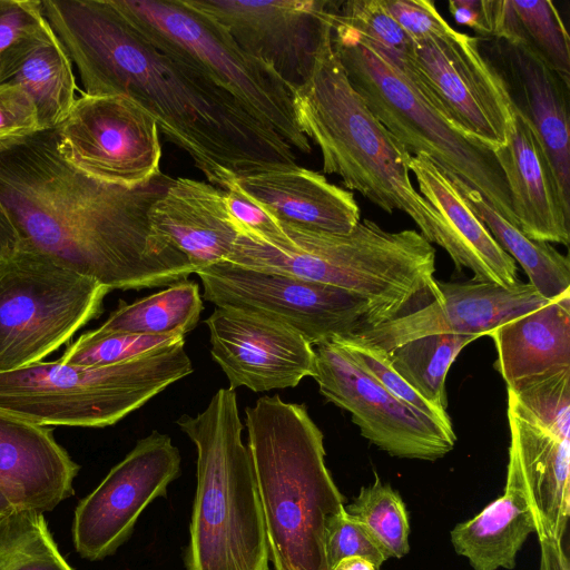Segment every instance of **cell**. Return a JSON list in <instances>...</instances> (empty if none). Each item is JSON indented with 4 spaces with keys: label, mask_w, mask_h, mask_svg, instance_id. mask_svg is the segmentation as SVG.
<instances>
[{
    "label": "cell",
    "mask_w": 570,
    "mask_h": 570,
    "mask_svg": "<svg viewBox=\"0 0 570 570\" xmlns=\"http://www.w3.org/2000/svg\"><path fill=\"white\" fill-rule=\"evenodd\" d=\"M203 308L198 283L186 279L130 304L120 301L109 317L91 331L96 334L185 335L198 324Z\"/></svg>",
    "instance_id": "cell-29"
},
{
    "label": "cell",
    "mask_w": 570,
    "mask_h": 570,
    "mask_svg": "<svg viewBox=\"0 0 570 570\" xmlns=\"http://www.w3.org/2000/svg\"><path fill=\"white\" fill-rule=\"evenodd\" d=\"M181 456L169 435L153 431L79 501L72 540L80 557L90 561L114 554L132 534L141 512L167 495L180 475Z\"/></svg>",
    "instance_id": "cell-16"
},
{
    "label": "cell",
    "mask_w": 570,
    "mask_h": 570,
    "mask_svg": "<svg viewBox=\"0 0 570 570\" xmlns=\"http://www.w3.org/2000/svg\"><path fill=\"white\" fill-rule=\"evenodd\" d=\"M174 178L125 187L98 180L59 153L53 130L0 144V212L19 248L40 253L108 289L165 287L194 267L149 227Z\"/></svg>",
    "instance_id": "cell-2"
},
{
    "label": "cell",
    "mask_w": 570,
    "mask_h": 570,
    "mask_svg": "<svg viewBox=\"0 0 570 570\" xmlns=\"http://www.w3.org/2000/svg\"><path fill=\"white\" fill-rule=\"evenodd\" d=\"M220 23L250 56L293 89L308 77L334 1L184 0Z\"/></svg>",
    "instance_id": "cell-17"
},
{
    "label": "cell",
    "mask_w": 570,
    "mask_h": 570,
    "mask_svg": "<svg viewBox=\"0 0 570 570\" xmlns=\"http://www.w3.org/2000/svg\"><path fill=\"white\" fill-rule=\"evenodd\" d=\"M409 169L420 194L442 215L456 245L458 271L469 268L473 279L510 286L518 282L514 259L492 237L461 193L424 155H412Z\"/></svg>",
    "instance_id": "cell-26"
},
{
    "label": "cell",
    "mask_w": 570,
    "mask_h": 570,
    "mask_svg": "<svg viewBox=\"0 0 570 570\" xmlns=\"http://www.w3.org/2000/svg\"><path fill=\"white\" fill-rule=\"evenodd\" d=\"M18 248V237L10 223L0 212V263L14 254Z\"/></svg>",
    "instance_id": "cell-45"
},
{
    "label": "cell",
    "mask_w": 570,
    "mask_h": 570,
    "mask_svg": "<svg viewBox=\"0 0 570 570\" xmlns=\"http://www.w3.org/2000/svg\"><path fill=\"white\" fill-rule=\"evenodd\" d=\"M293 104L302 131L321 150L325 174L338 175L348 190L389 214L405 213L422 236L455 263L456 245L449 225L411 181L412 155L351 85L332 46L331 14L308 77L293 89Z\"/></svg>",
    "instance_id": "cell-4"
},
{
    "label": "cell",
    "mask_w": 570,
    "mask_h": 570,
    "mask_svg": "<svg viewBox=\"0 0 570 570\" xmlns=\"http://www.w3.org/2000/svg\"><path fill=\"white\" fill-rule=\"evenodd\" d=\"M228 213L239 234L271 243L284 235L282 224L246 196L234 181L225 189Z\"/></svg>",
    "instance_id": "cell-40"
},
{
    "label": "cell",
    "mask_w": 570,
    "mask_h": 570,
    "mask_svg": "<svg viewBox=\"0 0 570 570\" xmlns=\"http://www.w3.org/2000/svg\"><path fill=\"white\" fill-rule=\"evenodd\" d=\"M155 45L193 63L272 127L292 148L312 150L294 110L293 88L244 51L228 31L184 0H110Z\"/></svg>",
    "instance_id": "cell-9"
},
{
    "label": "cell",
    "mask_w": 570,
    "mask_h": 570,
    "mask_svg": "<svg viewBox=\"0 0 570 570\" xmlns=\"http://www.w3.org/2000/svg\"><path fill=\"white\" fill-rule=\"evenodd\" d=\"M334 8L333 49L373 115L411 155H426L459 191H476L517 227L509 188L494 154L456 127L366 39L337 21Z\"/></svg>",
    "instance_id": "cell-7"
},
{
    "label": "cell",
    "mask_w": 570,
    "mask_h": 570,
    "mask_svg": "<svg viewBox=\"0 0 570 570\" xmlns=\"http://www.w3.org/2000/svg\"><path fill=\"white\" fill-rule=\"evenodd\" d=\"M534 520L524 499L504 489L479 514L451 530V542L473 570H512L517 554L531 533Z\"/></svg>",
    "instance_id": "cell-28"
},
{
    "label": "cell",
    "mask_w": 570,
    "mask_h": 570,
    "mask_svg": "<svg viewBox=\"0 0 570 570\" xmlns=\"http://www.w3.org/2000/svg\"><path fill=\"white\" fill-rule=\"evenodd\" d=\"M448 6L458 23L473 29L480 36H489L483 0H450Z\"/></svg>",
    "instance_id": "cell-43"
},
{
    "label": "cell",
    "mask_w": 570,
    "mask_h": 570,
    "mask_svg": "<svg viewBox=\"0 0 570 570\" xmlns=\"http://www.w3.org/2000/svg\"><path fill=\"white\" fill-rule=\"evenodd\" d=\"M313 379L321 394L352 415L361 434L392 456L436 460L455 444L454 431L407 405L333 337L316 345Z\"/></svg>",
    "instance_id": "cell-15"
},
{
    "label": "cell",
    "mask_w": 570,
    "mask_h": 570,
    "mask_svg": "<svg viewBox=\"0 0 570 570\" xmlns=\"http://www.w3.org/2000/svg\"><path fill=\"white\" fill-rule=\"evenodd\" d=\"M0 570H73L48 529L43 513L14 510L0 519Z\"/></svg>",
    "instance_id": "cell-32"
},
{
    "label": "cell",
    "mask_w": 570,
    "mask_h": 570,
    "mask_svg": "<svg viewBox=\"0 0 570 570\" xmlns=\"http://www.w3.org/2000/svg\"><path fill=\"white\" fill-rule=\"evenodd\" d=\"M479 42L478 37L451 28L413 41L412 60L426 97L456 127L494 153L507 144L515 102Z\"/></svg>",
    "instance_id": "cell-13"
},
{
    "label": "cell",
    "mask_w": 570,
    "mask_h": 570,
    "mask_svg": "<svg viewBox=\"0 0 570 570\" xmlns=\"http://www.w3.org/2000/svg\"><path fill=\"white\" fill-rule=\"evenodd\" d=\"M440 299L420 309L363 330L353 337L390 354L412 340L436 334L480 337L551 301L530 284L502 286L487 281L440 282Z\"/></svg>",
    "instance_id": "cell-19"
},
{
    "label": "cell",
    "mask_w": 570,
    "mask_h": 570,
    "mask_svg": "<svg viewBox=\"0 0 570 570\" xmlns=\"http://www.w3.org/2000/svg\"><path fill=\"white\" fill-rule=\"evenodd\" d=\"M505 45L511 73L523 94L524 106H518L546 158L562 207L570 215L569 88L527 43Z\"/></svg>",
    "instance_id": "cell-25"
},
{
    "label": "cell",
    "mask_w": 570,
    "mask_h": 570,
    "mask_svg": "<svg viewBox=\"0 0 570 570\" xmlns=\"http://www.w3.org/2000/svg\"><path fill=\"white\" fill-rule=\"evenodd\" d=\"M345 507V505H344ZM342 508L328 522L325 553L328 570L348 557H362L380 568L389 558L364 525Z\"/></svg>",
    "instance_id": "cell-38"
},
{
    "label": "cell",
    "mask_w": 570,
    "mask_h": 570,
    "mask_svg": "<svg viewBox=\"0 0 570 570\" xmlns=\"http://www.w3.org/2000/svg\"><path fill=\"white\" fill-rule=\"evenodd\" d=\"M493 154L509 188L518 229L532 240L569 246L570 215L562 207L546 158L517 104L507 144Z\"/></svg>",
    "instance_id": "cell-23"
},
{
    "label": "cell",
    "mask_w": 570,
    "mask_h": 570,
    "mask_svg": "<svg viewBox=\"0 0 570 570\" xmlns=\"http://www.w3.org/2000/svg\"><path fill=\"white\" fill-rule=\"evenodd\" d=\"M524 43L570 88V40L564 23L549 0H511Z\"/></svg>",
    "instance_id": "cell-35"
},
{
    "label": "cell",
    "mask_w": 570,
    "mask_h": 570,
    "mask_svg": "<svg viewBox=\"0 0 570 570\" xmlns=\"http://www.w3.org/2000/svg\"><path fill=\"white\" fill-rule=\"evenodd\" d=\"M151 232L186 256L196 272L225 262L239 235L225 190L190 178H174L148 210Z\"/></svg>",
    "instance_id": "cell-21"
},
{
    "label": "cell",
    "mask_w": 570,
    "mask_h": 570,
    "mask_svg": "<svg viewBox=\"0 0 570 570\" xmlns=\"http://www.w3.org/2000/svg\"><path fill=\"white\" fill-rule=\"evenodd\" d=\"M539 542V570H569V559L561 541L552 537H546L540 539Z\"/></svg>",
    "instance_id": "cell-44"
},
{
    "label": "cell",
    "mask_w": 570,
    "mask_h": 570,
    "mask_svg": "<svg viewBox=\"0 0 570 570\" xmlns=\"http://www.w3.org/2000/svg\"><path fill=\"white\" fill-rule=\"evenodd\" d=\"M344 508L364 525L387 558L400 559L410 552V522L404 501L377 475L371 485L362 487L354 501Z\"/></svg>",
    "instance_id": "cell-34"
},
{
    "label": "cell",
    "mask_w": 570,
    "mask_h": 570,
    "mask_svg": "<svg viewBox=\"0 0 570 570\" xmlns=\"http://www.w3.org/2000/svg\"><path fill=\"white\" fill-rule=\"evenodd\" d=\"M76 68L82 92L124 95L188 154L207 180L296 165L293 148L236 97L184 58L155 45L110 0H41Z\"/></svg>",
    "instance_id": "cell-1"
},
{
    "label": "cell",
    "mask_w": 570,
    "mask_h": 570,
    "mask_svg": "<svg viewBox=\"0 0 570 570\" xmlns=\"http://www.w3.org/2000/svg\"><path fill=\"white\" fill-rule=\"evenodd\" d=\"M52 130L62 157L98 180L134 187L160 173L157 121L127 96L80 90L68 116Z\"/></svg>",
    "instance_id": "cell-14"
},
{
    "label": "cell",
    "mask_w": 570,
    "mask_h": 570,
    "mask_svg": "<svg viewBox=\"0 0 570 570\" xmlns=\"http://www.w3.org/2000/svg\"><path fill=\"white\" fill-rule=\"evenodd\" d=\"M203 298L218 307L252 311L285 324L311 345L367 328L368 303L351 292L222 262L196 272Z\"/></svg>",
    "instance_id": "cell-12"
},
{
    "label": "cell",
    "mask_w": 570,
    "mask_h": 570,
    "mask_svg": "<svg viewBox=\"0 0 570 570\" xmlns=\"http://www.w3.org/2000/svg\"><path fill=\"white\" fill-rule=\"evenodd\" d=\"M234 184L283 224L347 234L361 220V210L351 190L297 165L244 175Z\"/></svg>",
    "instance_id": "cell-22"
},
{
    "label": "cell",
    "mask_w": 570,
    "mask_h": 570,
    "mask_svg": "<svg viewBox=\"0 0 570 570\" xmlns=\"http://www.w3.org/2000/svg\"><path fill=\"white\" fill-rule=\"evenodd\" d=\"M110 292L37 252L0 263V373L43 361L102 311Z\"/></svg>",
    "instance_id": "cell-10"
},
{
    "label": "cell",
    "mask_w": 570,
    "mask_h": 570,
    "mask_svg": "<svg viewBox=\"0 0 570 570\" xmlns=\"http://www.w3.org/2000/svg\"><path fill=\"white\" fill-rule=\"evenodd\" d=\"M385 6L413 41L446 33L452 27L432 0H384Z\"/></svg>",
    "instance_id": "cell-41"
},
{
    "label": "cell",
    "mask_w": 570,
    "mask_h": 570,
    "mask_svg": "<svg viewBox=\"0 0 570 570\" xmlns=\"http://www.w3.org/2000/svg\"><path fill=\"white\" fill-rule=\"evenodd\" d=\"M79 469L50 428L0 411V489L17 510L52 511Z\"/></svg>",
    "instance_id": "cell-20"
},
{
    "label": "cell",
    "mask_w": 570,
    "mask_h": 570,
    "mask_svg": "<svg viewBox=\"0 0 570 570\" xmlns=\"http://www.w3.org/2000/svg\"><path fill=\"white\" fill-rule=\"evenodd\" d=\"M181 340H185V335L96 334L89 331L72 342L59 361L80 366L112 365L140 357Z\"/></svg>",
    "instance_id": "cell-36"
},
{
    "label": "cell",
    "mask_w": 570,
    "mask_h": 570,
    "mask_svg": "<svg viewBox=\"0 0 570 570\" xmlns=\"http://www.w3.org/2000/svg\"><path fill=\"white\" fill-rule=\"evenodd\" d=\"M351 356L397 399L432 419L448 431H454L448 412L424 400L391 364L390 355L376 345L353 336L334 337Z\"/></svg>",
    "instance_id": "cell-37"
},
{
    "label": "cell",
    "mask_w": 570,
    "mask_h": 570,
    "mask_svg": "<svg viewBox=\"0 0 570 570\" xmlns=\"http://www.w3.org/2000/svg\"><path fill=\"white\" fill-rule=\"evenodd\" d=\"M49 28L41 0H0V63L14 46Z\"/></svg>",
    "instance_id": "cell-39"
},
{
    "label": "cell",
    "mask_w": 570,
    "mask_h": 570,
    "mask_svg": "<svg viewBox=\"0 0 570 570\" xmlns=\"http://www.w3.org/2000/svg\"><path fill=\"white\" fill-rule=\"evenodd\" d=\"M334 17L366 39L423 92L412 60L413 40L391 16L384 0L336 1Z\"/></svg>",
    "instance_id": "cell-33"
},
{
    "label": "cell",
    "mask_w": 570,
    "mask_h": 570,
    "mask_svg": "<svg viewBox=\"0 0 570 570\" xmlns=\"http://www.w3.org/2000/svg\"><path fill=\"white\" fill-rule=\"evenodd\" d=\"M204 323L210 354L229 381L254 392L295 387L313 376V345L295 330L262 314L224 306Z\"/></svg>",
    "instance_id": "cell-18"
},
{
    "label": "cell",
    "mask_w": 570,
    "mask_h": 570,
    "mask_svg": "<svg viewBox=\"0 0 570 570\" xmlns=\"http://www.w3.org/2000/svg\"><path fill=\"white\" fill-rule=\"evenodd\" d=\"M331 570H380V568L365 558L348 557L338 561Z\"/></svg>",
    "instance_id": "cell-46"
},
{
    "label": "cell",
    "mask_w": 570,
    "mask_h": 570,
    "mask_svg": "<svg viewBox=\"0 0 570 570\" xmlns=\"http://www.w3.org/2000/svg\"><path fill=\"white\" fill-rule=\"evenodd\" d=\"M0 83L18 86L29 96L40 130L55 129L68 116L79 90L72 61L51 27L4 56Z\"/></svg>",
    "instance_id": "cell-27"
},
{
    "label": "cell",
    "mask_w": 570,
    "mask_h": 570,
    "mask_svg": "<svg viewBox=\"0 0 570 570\" xmlns=\"http://www.w3.org/2000/svg\"><path fill=\"white\" fill-rule=\"evenodd\" d=\"M508 421L504 489L524 499L539 540L562 542L570 514V370L508 391Z\"/></svg>",
    "instance_id": "cell-11"
},
{
    "label": "cell",
    "mask_w": 570,
    "mask_h": 570,
    "mask_svg": "<svg viewBox=\"0 0 570 570\" xmlns=\"http://www.w3.org/2000/svg\"><path fill=\"white\" fill-rule=\"evenodd\" d=\"M40 131L35 106L18 86L0 83V144Z\"/></svg>",
    "instance_id": "cell-42"
},
{
    "label": "cell",
    "mask_w": 570,
    "mask_h": 570,
    "mask_svg": "<svg viewBox=\"0 0 570 570\" xmlns=\"http://www.w3.org/2000/svg\"><path fill=\"white\" fill-rule=\"evenodd\" d=\"M250 454L275 570H328L325 535L345 498L324 436L303 404L262 396L245 409Z\"/></svg>",
    "instance_id": "cell-5"
},
{
    "label": "cell",
    "mask_w": 570,
    "mask_h": 570,
    "mask_svg": "<svg viewBox=\"0 0 570 570\" xmlns=\"http://www.w3.org/2000/svg\"><path fill=\"white\" fill-rule=\"evenodd\" d=\"M476 337L436 334L406 342L389 355L394 370L424 400L446 412L445 379L464 346Z\"/></svg>",
    "instance_id": "cell-31"
},
{
    "label": "cell",
    "mask_w": 570,
    "mask_h": 570,
    "mask_svg": "<svg viewBox=\"0 0 570 570\" xmlns=\"http://www.w3.org/2000/svg\"><path fill=\"white\" fill-rule=\"evenodd\" d=\"M197 451L187 570H269V548L237 395L219 389L196 416L177 420Z\"/></svg>",
    "instance_id": "cell-6"
},
{
    "label": "cell",
    "mask_w": 570,
    "mask_h": 570,
    "mask_svg": "<svg viewBox=\"0 0 570 570\" xmlns=\"http://www.w3.org/2000/svg\"><path fill=\"white\" fill-rule=\"evenodd\" d=\"M495 370L508 391L570 370V292L494 328Z\"/></svg>",
    "instance_id": "cell-24"
},
{
    "label": "cell",
    "mask_w": 570,
    "mask_h": 570,
    "mask_svg": "<svg viewBox=\"0 0 570 570\" xmlns=\"http://www.w3.org/2000/svg\"><path fill=\"white\" fill-rule=\"evenodd\" d=\"M282 224L271 243L239 234L225 262L337 287L368 303L367 328L440 298L435 249L420 232H387L365 218L347 234Z\"/></svg>",
    "instance_id": "cell-3"
},
{
    "label": "cell",
    "mask_w": 570,
    "mask_h": 570,
    "mask_svg": "<svg viewBox=\"0 0 570 570\" xmlns=\"http://www.w3.org/2000/svg\"><path fill=\"white\" fill-rule=\"evenodd\" d=\"M500 247L519 263L529 283L549 301L570 292V259L550 243L528 238L473 190L460 191Z\"/></svg>",
    "instance_id": "cell-30"
},
{
    "label": "cell",
    "mask_w": 570,
    "mask_h": 570,
    "mask_svg": "<svg viewBox=\"0 0 570 570\" xmlns=\"http://www.w3.org/2000/svg\"><path fill=\"white\" fill-rule=\"evenodd\" d=\"M16 507L10 501V499L6 495V493L0 489V519L13 512Z\"/></svg>",
    "instance_id": "cell-47"
},
{
    "label": "cell",
    "mask_w": 570,
    "mask_h": 570,
    "mask_svg": "<svg viewBox=\"0 0 570 570\" xmlns=\"http://www.w3.org/2000/svg\"><path fill=\"white\" fill-rule=\"evenodd\" d=\"M191 373L185 340L106 366L40 361L0 373V411L42 426L105 428Z\"/></svg>",
    "instance_id": "cell-8"
}]
</instances>
